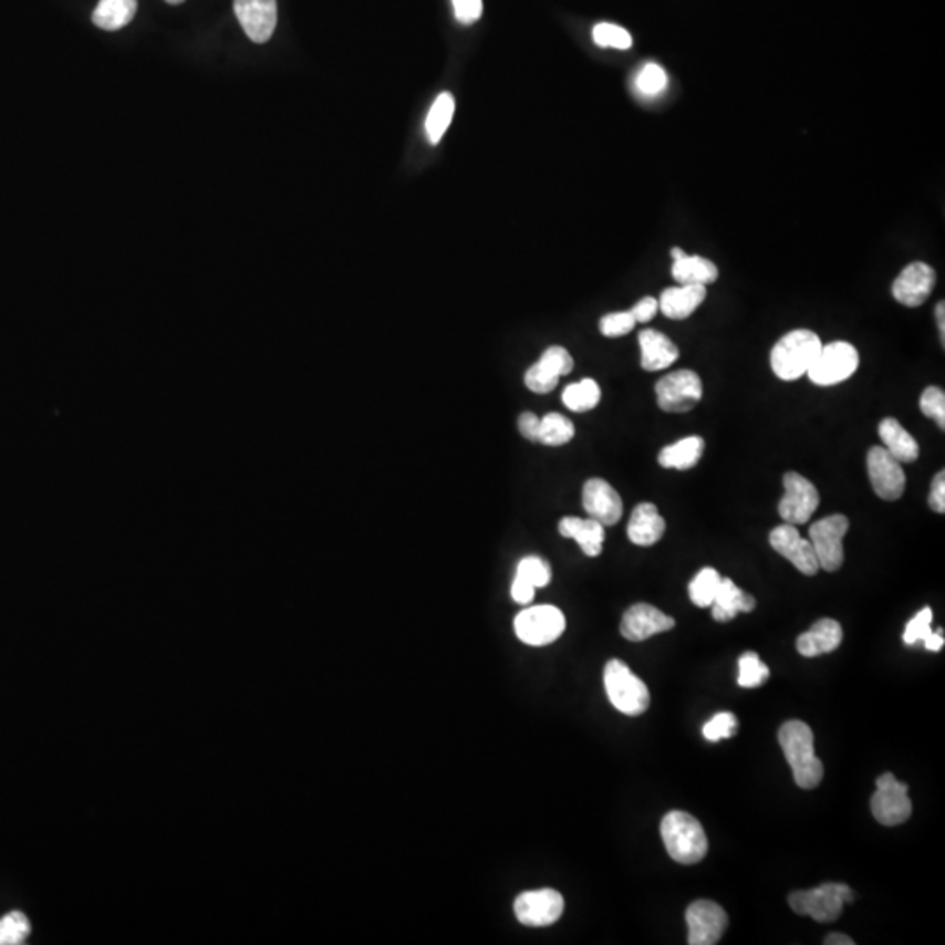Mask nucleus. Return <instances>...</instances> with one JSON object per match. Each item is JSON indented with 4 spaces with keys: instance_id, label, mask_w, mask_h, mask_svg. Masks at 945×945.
I'll return each instance as SVG.
<instances>
[{
    "instance_id": "obj_28",
    "label": "nucleus",
    "mask_w": 945,
    "mask_h": 945,
    "mask_svg": "<svg viewBox=\"0 0 945 945\" xmlns=\"http://www.w3.org/2000/svg\"><path fill=\"white\" fill-rule=\"evenodd\" d=\"M674 279L678 284L707 285L718 281V268L703 256L683 255L673 263Z\"/></svg>"
},
{
    "instance_id": "obj_21",
    "label": "nucleus",
    "mask_w": 945,
    "mask_h": 945,
    "mask_svg": "<svg viewBox=\"0 0 945 945\" xmlns=\"http://www.w3.org/2000/svg\"><path fill=\"white\" fill-rule=\"evenodd\" d=\"M641 366L646 372H661L669 368L679 357V351L673 340L655 330H643L640 333Z\"/></svg>"
},
{
    "instance_id": "obj_52",
    "label": "nucleus",
    "mask_w": 945,
    "mask_h": 945,
    "mask_svg": "<svg viewBox=\"0 0 945 945\" xmlns=\"http://www.w3.org/2000/svg\"><path fill=\"white\" fill-rule=\"evenodd\" d=\"M935 314H937V324L938 330H941V339L942 343L945 342V305L944 302L938 303L937 309H935Z\"/></svg>"
},
{
    "instance_id": "obj_36",
    "label": "nucleus",
    "mask_w": 945,
    "mask_h": 945,
    "mask_svg": "<svg viewBox=\"0 0 945 945\" xmlns=\"http://www.w3.org/2000/svg\"><path fill=\"white\" fill-rule=\"evenodd\" d=\"M667 89V74L658 63H646L636 76V90L646 98L661 95Z\"/></svg>"
},
{
    "instance_id": "obj_47",
    "label": "nucleus",
    "mask_w": 945,
    "mask_h": 945,
    "mask_svg": "<svg viewBox=\"0 0 945 945\" xmlns=\"http://www.w3.org/2000/svg\"><path fill=\"white\" fill-rule=\"evenodd\" d=\"M631 312L636 322H650L658 312V302L652 297L643 298L636 305L632 307Z\"/></svg>"
},
{
    "instance_id": "obj_35",
    "label": "nucleus",
    "mask_w": 945,
    "mask_h": 945,
    "mask_svg": "<svg viewBox=\"0 0 945 945\" xmlns=\"http://www.w3.org/2000/svg\"><path fill=\"white\" fill-rule=\"evenodd\" d=\"M769 667L760 661L757 653L748 652L739 658V678L737 683L742 688H757L769 678Z\"/></svg>"
},
{
    "instance_id": "obj_4",
    "label": "nucleus",
    "mask_w": 945,
    "mask_h": 945,
    "mask_svg": "<svg viewBox=\"0 0 945 945\" xmlns=\"http://www.w3.org/2000/svg\"><path fill=\"white\" fill-rule=\"evenodd\" d=\"M604 688L610 703L624 715L640 716L650 707L648 686L619 658L604 667Z\"/></svg>"
},
{
    "instance_id": "obj_50",
    "label": "nucleus",
    "mask_w": 945,
    "mask_h": 945,
    "mask_svg": "<svg viewBox=\"0 0 945 945\" xmlns=\"http://www.w3.org/2000/svg\"><path fill=\"white\" fill-rule=\"evenodd\" d=\"M923 643H925V648L930 650V652H941V650L944 648L945 643L944 632L933 631L932 634L923 641Z\"/></svg>"
},
{
    "instance_id": "obj_20",
    "label": "nucleus",
    "mask_w": 945,
    "mask_h": 945,
    "mask_svg": "<svg viewBox=\"0 0 945 945\" xmlns=\"http://www.w3.org/2000/svg\"><path fill=\"white\" fill-rule=\"evenodd\" d=\"M842 627L832 619L818 620L808 632L797 640V652L802 657H820L824 653L835 652L841 646Z\"/></svg>"
},
{
    "instance_id": "obj_16",
    "label": "nucleus",
    "mask_w": 945,
    "mask_h": 945,
    "mask_svg": "<svg viewBox=\"0 0 945 945\" xmlns=\"http://www.w3.org/2000/svg\"><path fill=\"white\" fill-rule=\"evenodd\" d=\"M935 284H937L935 270L923 261H914L896 277L891 293L902 305L920 307L928 300Z\"/></svg>"
},
{
    "instance_id": "obj_43",
    "label": "nucleus",
    "mask_w": 945,
    "mask_h": 945,
    "mask_svg": "<svg viewBox=\"0 0 945 945\" xmlns=\"http://www.w3.org/2000/svg\"><path fill=\"white\" fill-rule=\"evenodd\" d=\"M526 385H528V390H531L532 393L536 394H549L555 390L557 384H559V377L553 375L552 372L541 366L540 363H536L534 366L526 372Z\"/></svg>"
},
{
    "instance_id": "obj_45",
    "label": "nucleus",
    "mask_w": 945,
    "mask_h": 945,
    "mask_svg": "<svg viewBox=\"0 0 945 945\" xmlns=\"http://www.w3.org/2000/svg\"><path fill=\"white\" fill-rule=\"evenodd\" d=\"M454 13L457 20L465 25L475 23L484 13V2L481 0H453Z\"/></svg>"
},
{
    "instance_id": "obj_9",
    "label": "nucleus",
    "mask_w": 945,
    "mask_h": 945,
    "mask_svg": "<svg viewBox=\"0 0 945 945\" xmlns=\"http://www.w3.org/2000/svg\"><path fill=\"white\" fill-rule=\"evenodd\" d=\"M782 486L785 496L779 501V517L791 526L808 523L820 507V492L814 484L799 472L788 471L782 477Z\"/></svg>"
},
{
    "instance_id": "obj_46",
    "label": "nucleus",
    "mask_w": 945,
    "mask_h": 945,
    "mask_svg": "<svg viewBox=\"0 0 945 945\" xmlns=\"http://www.w3.org/2000/svg\"><path fill=\"white\" fill-rule=\"evenodd\" d=\"M930 508L937 513L945 511V475L944 471H938L933 478L932 490H930Z\"/></svg>"
},
{
    "instance_id": "obj_5",
    "label": "nucleus",
    "mask_w": 945,
    "mask_h": 945,
    "mask_svg": "<svg viewBox=\"0 0 945 945\" xmlns=\"http://www.w3.org/2000/svg\"><path fill=\"white\" fill-rule=\"evenodd\" d=\"M854 893L842 883H824L814 890L795 891L790 895V907L799 916H809L818 923H830L841 916L848 902H853Z\"/></svg>"
},
{
    "instance_id": "obj_19",
    "label": "nucleus",
    "mask_w": 945,
    "mask_h": 945,
    "mask_svg": "<svg viewBox=\"0 0 945 945\" xmlns=\"http://www.w3.org/2000/svg\"><path fill=\"white\" fill-rule=\"evenodd\" d=\"M583 508L590 519L606 526H615L624 515V502L613 487L603 478H590L583 487Z\"/></svg>"
},
{
    "instance_id": "obj_38",
    "label": "nucleus",
    "mask_w": 945,
    "mask_h": 945,
    "mask_svg": "<svg viewBox=\"0 0 945 945\" xmlns=\"http://www.w3.org/2000/svg\"><path fill=\"white\" fill-rule=\"evenodd\" d=\"M595 44L601 48H615V50H629L632 46V35L622 27L613 23H598L592 32Z\"/></svg>"
},
{
    "instance_id": "obj_17",
    "label": "nucleus",
    "mask_w": 945,
    "mask_h": 945,
    "mask_svg": "<svg viewBox=\"0 0 945 945\" xmlns=\"http://www.w3.org/2000/svg\"><path fill=\"white\" fill-rule=\"evenodd\" d=\"M674 625H676L674 619L665 615L664 611L652 606V604L640 603L625 611L622 624H620V632L625 640L640 643V641L650 640V637L657 636L662 632L671 631Z\"/></svg>"
},
{
    "instance_id": "obj_29",
    "label": "nucleus",
    "mask_w": 945,
    "mask_h": 945,
    "mask_svg": "<svg viewBox=\"0 0 945 945\" xmlns=\"http://www.w3.org/2000/svg\"><path fill=\"white\" fill-rule=\"evenodd\" d=\"M137 0H101L92 20L98 29L116 32L134 20Z\"/></svg>"
},
{
    "instance_id": "obj_24",
    "label": "nucleus",
    "mask_w": 945,
    "mask_h": 945,
    "mask_svg": "<svg viewBox=\"0 0 945 945\" xmlns=\"http://www.w3.org/2000/svg\"><path fill=\"white\" fill-rule=\"evenodd\" d=\"M757 606L754 595L746 594L730 578H721L715 601H713V619L716 622H730L739 613H749Z\"/></svg>"
},
{
    "instance_id": "obj_23",
    "label": "nucleus",
    "mask_w": 945,
    "mask_h": 945,
    "mask_svg": "<svg viewBox=\"0 0 945 945\" xmlns=\"http://www.w3.org/2000/svg\"><path fill=\"white\" fill-rule=\"evenodd\" d=\"M665 532V520L652 502H641L632 511L629 520L627 536L637 547H652L662 540Z\"/></svg>"
},
{
    "instance_id": "obj_44",
    "label": "nucleus",
    "mask_w": 945,
    "mask_h": 945,
    "mask_svg": "<svg viewBox=\"0 0 945 945\" xmlns=\"http://www.w3.org/2000/svg\"><path fill=\"white\" fill-rule=\"evenodd\" d=\"M932 620L933 613L930 608L921 610L920 613L908 622L907 627H905L904 643L912 646V644L920 643V641H925L933 632Z\"/></svg>"
},
{
    "instance_id": "obj_6",
    "label": "nucleus",
    "mask_w": 945,
    "mask_h": 945,
    "mask_svg": "<svg viewBox=\"0 0 945 945\" xmlns=\"http://www.w3.org/2000/svg\"><path fill=\"white\" fill-rule=\"evenodd\" d=\"M850 531V520L844 515H830L809 528L812 550L820 569L833 573L844 564V536Z\"/></svg>"
},
{
    "instance_id": "obj_25",
    "label": "nucleus",
    "mask_w": 945,
    "mask_h": 945,
    "mask_svg": "<svg viewBox=\"0 0 945 945\" xmlns=\"http://www.w3.org/2000/svg\"><path fill=\"white\" fill-rule=\"evenodd\" d=\"M559 532L564 538H571L580 544L585 555L598 557L603 552L604 526L594 519H578V517H564L559 523Z\"/></svg>"
},
{
    "instance_id": "obj_12",
    "label": "nucleus",
    "mask_w": 945,
    "mask_h": 945,
    "mask_svg": "<svg viewBox=\"0 0 945 945\" xmlns=\"http://www.w3.org/2000/svg\"><path fill=\"white\" fill-rule=\"evenodd\" d=\"M515 916L523 926H550L561 920L564 899L555 890H536L520 893L513 904Z\"/></svg>"
},
{
    "instance_id": "obj_15",
    "label": "nucleus",
    "mask_w": 945,
    "mask_h": 945,
    "mask_svg": "<svg viewBox=\"0 0 945 945\" xmlns=\"http://www.w3.org/2000/svg\"><path fill=\"white\" fill-rule=\"evenodd\" d=\"M769 541L770 547L779 555L788 559L806 577H814L820 571V564L816 559L811 541L803 540L797 526H791V523L778 526L775 531L770 532Z\"/></svg>"
},
{
    "instance_id": "obj_14",
    "label": "nucleus",
    "mask_w": 945,
    "mask_h": 945,
    "mask_svg": "<svg viewBox=\"0 0 945 945\" xmlns=\"http://www.w3.org/2000/svg\"><path fill=\"white\" fill-rule=\"evenodd\" d=\"M866 469L875 494L884 501H896L905 492V472L902 463L884 447L870 448Z\"/></svg>"
},
{
    "instance_id": "obj_30",
    "label": "nucleus",
    "mask_w": 945,
    "mask_h": 945,
    "mask_svg": "<svg viewBox=\"0 0 945 945\" xmlns=\"http://www.w3.org/2000/svg\"><path fill=\"white\" fill-rule=\"evenodd\" d=\"M454 111H456L454 96L447 92L438 95L426 120V134L429 143L438 144L442 141L445 132L448 131V126L453 123Z\"/></svg>"
},
{
    "instance_id": "obj_3",
    "label": "nucleus",
    "mask_w": 945,
    "mask_h": 945,
    "mask_svg": "<svg viewBox=\"0 0 945 945\" xmlns=\"http://www.w3.org/2000/svg\"><path fill=\"white\" fill-rule=\"evenodd\" d=\"M823 343L809 330L790 331L782 336L770 352V366L781 381H797L808 375L809 368L820 354Z\"/></svg>"
},
{
    "instance_id": "obj_7",
    "label": "nucleus",
    "mask_w": 945,
    "mask_h": 945,
    "mask_svg": "<svg viewBox=\"0 0 945 945\" xmlns=\"http://www.w3.org/2000/svg\"><path fill=\"white\" fill-rule=\"evenodd\" d=\"M515 634L529 646H547L564 634L565 619L559 608L532 606L520 611L513 622Z\"/></svg>"
},
{
    "instance_id": "obj_33",
    "label": "nucleus",
    "mask_w": 945,
    "mask_h": 945,
    "mask_svg": "<svg viewBox=\"0 0 945 945\" xmlns=\"http://www.w3.org/2000/svg\"><path fill=\"white\" fill-rule=\"evenodd\" d=\"M721 577L718 571L713 568L700 569L699 573L695 574L694 580L688 586L692 603L699 608H709L715 601L716 592H718Z\"/></svg>"
},
{
    "instance_id": "obj_51",
    "label": "nucleus",
    "mask_w": 945,
    "mask_h": 945,
    "mask_svg": "<svg viewBox=\"0 0 945 945\" xmlns=\"http://www.w3.org/2000/svg\"><path fill=\"white\" fill-rule=\"evenodd\" d=\"M824 944L827 945H853V938L848 937V935H841V933H832L829 937L824 938Z\"/></svg>"
},
{
    "instance_id": "obj_11",
    "label": "nucleus",
    "mask_w": 945,
    "mask_h": 945,
    "mask_svg": "<svg viewBox=\"0 0 945 945\" xmlns=\"http://www.w3.org/2000/svg\"><path fill=\"white\" fill-rule=\"evenodd\" d=\"M655 393L662 411L683 414L703 399V382L697 373L679 370L662 377L655 385Z\"/></svg>"
},
{
    "instance_id": "obj_40",
    "label": "nucleus",
    "mask_w": 945,
    "mask_h": 945,
    "mask_svg": "<svg viewBox=\"0 0 945 945\" xmlns=\"http://www.w3.org/2000/svg\"><path fill=\"white\" fill-rule=\"evenodd\" d=\"M920 408L926 417L933 418L941 429H945V393L941 387H928L923 391Z\"/></svg>"
},
{
    "instance_id": "obj_18",
    "label": "nucleus",
    "mask_w": 945,
    "mask_h": 945,
    "mask_svg": "<svg viewBox=\"0 0 945 945\" xmlns=\"http://www.w3.org/2000/svg\"><path fill=\"white\" fill-rule=\"evenodd\" d=\"M235 14L247 38L263 44L277 27V0H235Z\"/></svg>"
},
{
    "instance_id": "obj_32",
    "label": "nucleus",
    "mask_w": 945,
    "mask_h": 945,
    "mask_svg": "<svg viewBox=\"0 0 945 945\" xmlns=\"http://www.w3.org/2000/svg\"><path fill=\"white\" fill-rule=\"evenodd\" d=\"M574 438V424L561 414H549L541 418L538 444L559 447Z\"/></svg>"
},
{
    "instance_id": "obj_39",
    "label": "nucleus",
    "mask_w": 945,
    "mask_h": 945,
    "mask_svg": "<svg viewBox=\"0 0 945 945\" xmlns=\"http://www.w3.org/2000/svg\"><path fill=\"white\" fill-rule=\"evenodd\" d=\"M737 733V718L733 713H718L704 725L703 734L707 740L718 742L721 739H730Z\"/></svg>"
},
{
    "instance_id": "obj_8",
    "label": "nucleus",
    "mask_w": 945,
    "mask_h": 945,
    "mask_svg": "<svg viewBox=\"0 0 945 945\" xmlns=\"http://www.w3.org/2000/svg\"><path fill=\"white\" fill-rule=\"evenodd\" d=\"M858 364H860V356L854 345L848 342H832L821 347L820 354L809 368L808 377L811 378L812 384L829 387V385L848 381L856 372Z\"/></svg>"
},
{
    "instance_id": "obj_10",
    "label": "nucleus",
    "mask_w": 945,
    "mask_h": 945,
    "mask_svg": "<svg viewBox=\"0 0 945 945\" xmlns=\"http://www.w3.org/2000/svg\"><path fill=\"white\" fill-rule=\"evenodd\" d=\"M870 808H872L875 820L884 827H896V824L905 823L912 814L907 785L900 782L890 772L879 776L878 791L870 800Z\"/></svg>"
},
{
    "instance_id": "obj_13",
    "label": "nucleus",
    "mask_w": 945,
    "mask_h": 945,
    "mask_svg": "<svg viewBox=\"0 0 945 945\" xmlns=\"http://www.w3.org/2000/svg\"><path fill=\"white\" fill-rule=\"evenodd\" d=\"M685 917L690 945L718 944L728 925L727 912L712 900H697L686 908Z\"/></svg>"
},
{
    "instance_id": "obj_22",
    "label": "nucleus",
    "mask_w": 945,
    "mask_h": 945,
    "mask_svg": "<svg viewBox=\"0 0 945 945\" xmlns=\"http://www.w3.org/2000/svg\"><path fill=\"white\" fill-rule=\"evenodd\" d=\"M707 297L706 285L679 284L678 288H667L658 300V309L665 318L682 319L690 318L695 310L703 305Z\"/></svg>"
},
{
    "instance_id": "obj_26",
    "label": "nucleus",
    "mask_w": 945,
    "mask_h": 945,
    "mask_svg": "<svg viewBox=\"0 0 945 945\" xmlns=\"http://www.w3.org/2000/svg\"><path fill=\"white\" fill-rule=\"evenodd\" d=\"M879 436L883 439L887 453L900 463H914L920 457L916 438L896 418H884L883 423L879 424Z\"/></svg>"
},
{
    "instance_id": "obj_34",
    "label": "nucleus",
    "mask_w": 945,
    "mask_h": 945,
    "mask_svg": "<svg viewBox=\"0 0 945 945\" xmlns=\"http://www.w3.org/2000/svg\"><path fill=\"white\" fill-rule=\"evenodd\" d=\"M30 932L32 926L23 912L13 911L0 917V945L25 944Z\"/></svg>"
},
{
    "instance_id": "obj_27",
    "label": "nucleus",
    "mask_w": 945,
    "mask_h": 945,
    "mask_svg": "<svg viewBox=\"0 0 945 945\" xmlns=\"http://www.w3.org/2000/svg\"><path fill=\"white\" fill-rule=\"evenodd\" d=\"M704 453V439L700 436H688L676 444L667 445L658 454V463L667 469H692L697 466Z\"/></svg>"
},
{
    "instance_id": "obj_31",
    "label": "nucleus",
    "mask_w": 945,
    "mask_h": 945,
    "mask_svg": "<svg viewBox=\"0 0 945 945\" xmlns=\"http://www.w3.org/2000/svg\"><path fill=\"white\" fill-rule=\"evenodd\" d=\"M562 402L569 411L578 412V414L592 411L601 402V387L592 378H583V381L565 387L564 393H562Z\"/></svg>"
},
{
    "instance_id": "obj_42",
    "label": "nucleus",
    "mask_w": 945,
    "mask_h": 945,
    "mask_svg": "<svg viewBox=\"0 0 945 945\" xmlns=\"http://www.w3.org/2000/svg\"><path fill=\"white\" fill-rule=\"evenodd\" d=\"M636 324V319L632 315L631 310H627V312H613V314L604 315L601 319V333L608 336V339H616V336H624L631 333Z\"/></svg>"
},
{
    "instance_id": "obj_48",
    "label": "nucleus",
    "mask_w": 945,
    "mask_h": 945,
    "mask_svg": "<svg viewBox=\"0 0 945 945\" xmlns=\"http://www.w3.org/2000/svg\"><path fill=\"white\" fill-rule=\"evenodd\" d=\"M540 424L541 418L538 415L531 414V412H526V414L520 415L519 418V429L522 433L523 438L531 439V442H538V436H540Z\"/></svg>"
},
{
    "instance_id": "obj_1",
    "label": "nucleus",
    "mask_w": 945,
    "mask_h": 945,
    "mask_svg": "<svg viewBox=\"0 0 945 945\" xmlns=\"http://www.w3.org/2000/svg\"><path fill=\"white\" fill-rule=\"evenodd\" d=\"M779 745L793 770L795 782L803 790L818 787L823 779V764L816 757L812 728L791 719L779 728Z\"/></svg>"
},
{
    "instance_id": "obj_53",
    "label": "nucleus",
    "mask_w": 945,
    "mask_h": 945,
    "mask_svg": "<svg viewBox=\"0 0 945 945\" xmlns=\"http://www.w3.org/2000/svg\"><path fill=\"white\" fill-rule=\"evenodd\" d=\"M165 2H168V4H172V6H179V4H183V2H185V0H165Z\"/></svg>"
},
{
    "instance_id": "obj_37",
    "label": "nucleus",
    "mask_w": 945,
    "mask_h": 945,
    "mask_svg": "<svg viewBox=\"0 0 945 945\" xmlns=\"http://www.w3.org/2000/svg\"><path fill=\"white\" fill-rule=\"evenodd\" d=\"M515 577L522 578L526 582L531 583L534 589L547 586L552 580V569L550 564L540 557H526L519 562L517 574Z\"/></svg>"
},
{
    "instance_id": "obj_2",
    "label": "nucleus",
    "mask_w": 945,
    "mask_h": 945,
    "mask_svg": "<svg viewBox=\"0 0 945 945\" xmlns=\"http://www.w3.org/2000/svg\"><path fill=\"white\" fill-rule=\"evenodd\" d=\"M662 841L667 854L682 865L703 862L707 854V837L703 824L694 816L671 811L661 824Z\"/></svg>"
},
{
    "instance_id": "obj_49",
    "label": "nucleus",
    "mask_w": 945,
    "mask_h": 945,
    "mask_svg": "<svg viewBox=\"0 0 945 945\" xmlns=\"http://www.w3.org/2000/svg\"><path fill=\"white\" fill-rule=\"evenodd\" d=\"M534 590L531 583L526 582L522 578L515 577L513 583H511V598H513L515 603L529 604L534 599Z\"/></svg>"
},
{
    "instance_id": "obj_41",
    "label": "nucleus",
    "mask_w": 945,
    "mask_h": 945,
    "mask_svg": "<svg viewBox=\"0 0 945 945\" xmlns=\"http://www.w3.org/2000/svg\"><path fill=\"white\" fill-rule=\"evenodd\" d=\"M538 363L559 378L569 375L574 368L573 357H571V354L564 347H559V345L547 349Z\"/></svg>"
}]
</instances>
